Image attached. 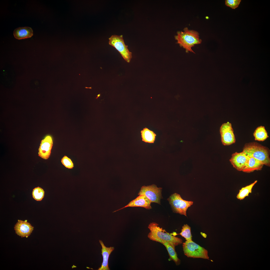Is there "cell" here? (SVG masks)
<instances>
[{
	"instance_id": "cell-17",
	"label": "cell",
	"mask_w": 270,
	"mask_h": 270,
	"mask_svg": "<svg viewBox=\"0 0 270 270\" xmlns=\"http://www.w3.org/2000/svg\"><path fill=\"white\" fill-rule=\"evenodd\" d=\"M257 180L255 181L250 184L242 188L240 190L236 196L237 199L240 200L244 199L246 197L248 196L250 194L252 193V188L257 182Z\"/></svg>"
},
{
	"instance_id": "cell-4",
	"label": "cell",
	"mask_w": 270,
	"mask_h": 270,
	"mask_svg": "<svg viewBox=\"0 0 270 270\" xmlns=\"http://www.w3.org/2000/svg\"><path fill=\"white\" fill-rule=\"evenodd\" d=\"M182 247L184 254L188 257L209 259L207 250L192 240L186 241Z\"/></svg>"
},
{
	"instance_id": "cell-21",
	"label": "cell",
	"mask_w": 270,
	"mask_h": 270,
	"mask_svg": "<svg viewBox=\"0 0 270 270\" xmlns=\"http://www.w3.org/2000/svg\"><path fill=\"white\" fill-rule=\"evenodd\" d=\"M44 190L39 186L34 188L32 192L33 198L37 201L42 200L44 198Z\"/></svg>"
},
{
	"instance_id": "cell-10",
	"label": "cell",
	"mask_w": 270,
	"mask_h": 270,
	"mask_svg": "<svg viewBox=\"0 0 270 270\" xmlns=\"http://www.w3.org/2000/svg\"><path fill=\"white\" fill-rule=\"evenodd\" d=\"M53 144L52 137L46 136L41 141L38 149V156L44 159H48L50 156Z\"/></svg>"
},
{
	"instance_id": "cell-1",
	"label": "cell",
	"mask_w": 270,
	"mask_h": 270,
	"mask_svg": "<svg viewBox=\"0 0 270 270\" xmlns=\"http://www.w3.org/2000/svg\"><path fill=\"white\" fill-rule=\"evenodd\" d=\"M246 155L258 160L264 165L270 166V151L268 147L253 142L245 144L242 151Z\"/></svg>"
},
{
	"instance_id": "cell-22",
	"label": "cell",
	"mask_w": 270,
	"mask_h": 270,
	"mask_svg": "<svg viewBox=\"0 0 270 270\" xmlns=\"http://www.w3.org/2000/svg\"><path fill=\"white\" fill-rule=\"evenodd\" d=\"M61 162L63 165L68 169H72L74 167V164L71 160L66 156H64L62 158Z\"/></svg>"
},
{
	"instance_id": "cell-19",
	"label": "cell",
	"mask_w": 270,
	"mask_h": 270,
	"mask_svg": "<svg viewBox=\"0 0 270 270\" xmlns=\"http://www.w3.org/2000/svg\"><path fill=\"white\" fill-rule=\"evenodd\" d=\"M253 135L255 140L260 141H264L268 137V133L264 126H262L256 128Z\"/></svg>"
},
{
	"instance_id": "cell-5",
	"label": "cell",
	"mask_w": 270,
	"mask_h": 270,
	"mask_svg": "<svg viewBox=\"0 0 270 270\" xmlns=\"http://www.w3.org/2000/svg\"><path fill=\"white\" fill-rule=\"evenodd\" d=\"M167 200L174 212L186 216L187 209L193 203V202L183 200L180 194L176 193L172 194Z\"/></svg>"
},
{
	"instance_id": "cell-2",
	"label": "cell",
	"mask_w": 270,
	"mask_h": 270,
	"mask_svg": "<svg viewBox=\"0 0 270 270\" xmlns=\"http://www.w3.org/2000/svg\"><path fill=\"white\" fill-rule=\"evenodd\" d=\"M183 30L178 31L177 35L174 36L177 43L185 49L186 52H190L195 53L192 48L195 44H201L202 42L200 38L198 32L193 30H189L187 27L185 28Z\"/></svg>"
},
{
	"instance_id": "cell-7",
	"label": "cell",
	"mask_w": 270,
	"mask_h": 270,
	"mask_svg": "<svg viewBox=\"0 0 270 270\" xmlns=\"http://www.w3.org/2000/svg\"><path fill=\"white\" fill-rule=\"evenodd\" d=\"M162 188H158L154 184L142 187L138 195L146 196L151 202L160 204V200L162 198L161 192Z\"/></svg>"
},
{
	"instance_id": "cell-12",
	"label": "cell",
	"mask_w": 270,
	"mask_h": 270,
	"mask_svg": "<svg viewBox=\"0 0 270 270\" xmlns=\"http://www.w3.org/2000/svg\"><path fill=\"white\" fill-rule=\"evenodd\" d=\"M151 202L145 195H140L136 198L130 201L128 204L123 208L114 211L116 212L128 207H142L147 209L152 208L150 206Z\"/></svg>"
},
{
	"instance_id": "cell-8",
	"label": "cell",
	"mask_w": 270,
	"mask_h": 270,
	"mask_svg": "<svg viewBox=\"0 0 270 270\" xmlns=\"http://www.w3.org/2000/svg\"><path fill=\"white\" fill-rule=\"evenodd\" d=\"M221 142L224 146H229L234 143L236 138L231 123L229 122L222 124L220 129Z\"/></svg>"
},
{
	"instance_id": "cell-3",
	"label": "cell",
	"mask_w": 270,
	"mask_h": 270,
	"mask_svg": "<svg viewBox=\"0 0 270 270\" xmlns=\"http://www.w3.org/2000/svg\"><path fill=\"white\" fill-rule=\"evenodd\" d=\"M148 228L150 232L148 234V237L150 240L159 242L161 241L166 242L175 247L182 243V240L181 239L167 232L165 230L160 227L158 224L156 222L150 223Z\"/></svg>"
},
{
	"instance_id": "cell-9",
	"label": "cell",
	"mask_w": 270,
	"mask_h": 270,
	"mask_svg": "<svg viewBox=\"0 0 270 270\" xmlns=\"http://www.w3.org/2000/svg\"><path fill=\"white\" fill-rule=\"evenodd\" d=\"M248 156L243 152L233 154L230 161L234 168L238 171H242L246 166Z\"/></svg>"
},
{
	"instance_id": "cell-11",
	"label": "cell",
	"mask_w": 270,
	"mask_h": 270,
	"mask_svg": "<svg viewBox=\"0 0 270 270\" xmlns=\"http://www.w3.org/2000/svg\"><path fill=\"white\" fill-rule=\"evenodd\" d=\"M34 227L27 220H18L14 228L16 233L22 237L27 238L34 230Z\"/></svg>"
},
{
	"instance_id": "cell-6",
	"label": "cell",
	"mask_w": 270,
	"mask_h": 270,
	"mask_svg": "<svg viewBox=\"0 0 270 270\" xmlns=\"http://www.w3.org/2000/svg\"><path fill=\"white\" fill-rule=\"evenodd\" d=\"M108 39L109 44L119 52L126 61L130 62L132 58V53L129 50L128 46L125 44L122 35H112Z\"/></svg>"
},
{
	"instance_id": "cell-18",
	"label": "cell",
	"mask_w": 270,
	"mask_h": 270,
	"mask_svg": "<svg viewBox=\"0 0 270 270\" xmlns=\"http://www.w3.org/2000/svg\"><path fill=\"white\" fill-rule=\"evenodd\" d=\"M142 140L149 143H154L156 135L153 132L146 128L141 131Z\"/></svg>"
},
{
	"instance_id": "cell-13",
	"label": "cell",
	"mask_w": 270,
	"mask_h": 270,
	"mask_svg": "<svg viewBox=\"0 0 270 270\" xmlns=\"http://www.w3.org/2000/svg\"><path fill=\"white\" fill-rule=\"evenodd\" d=\"M99 242L102 247L101 254L103 260L101 266L98 270H110V269L108 266V260L110 255L114 250V248L113 247H106L104 245L102 240H99Z\"/></svg>"
},
{
	"instance_id": "cell-20",
	"label": "cell",
	"mask_w": 270,
	"mask_h": 270,
	"mask_svg": "<svg viewBox=\"0 0 270 270\" xmlns=\"http://www.w3.org/2000/svg\"><path fill=\"white\" fill-rule=\"evenodd\" d=\"M184 238L187 241H192V236L191 232V228L188 224H184L182 226L181 232L178 234Z\"/></svg>"
},
{
	"instance_id": "cell-15",
	"label": "cell",
	"mask_w": 270,
	"mask_h": 270,
	"mask_svg": "<svg viewBox=\"0 0 270 270\" xmlns=\"http://www.w3.org/2000/svg\"><path fill=\"white\" fill-rule=\"evenodd\" d=\"M14 37L16 39L21 40L31 37L33 35L32 28L29 27H19L15 29L13 32Z\"/></svg>"
},
{
	"instance_id": "cell-14",
	"label": "cell",
	"mask_w": 270,
	"mask_h": 270,
	"mask_svg": "<svg viewBox=\"0 0 270 270\" xmlns=\"http://www.w3.org/2000/svg\"><path fill=\"white\" fill-rule=\"evenodd\" d=\"M248 156V160L247 164L242 171L246 173H250L255 170H261L264 165L255 158Z\"/></svg>"
},
{
	"instance_id": "cell-16",
	"label": "cell",
	"mask_w": 270,
	"mask_h": 270,
	"mask_svg": "<svg viewBox=\"0 0 270 270\" xmlns=\"http://www.w3.org/2000/svg\"><path fill=\"white\" fill-rule=\"evenodd\" d=\"M160 242L166 247L170 256L169 260H173L176 265H179L180 264V260L178 257L177 254L175 250V247L166 242L161 241Z\"/></svg>"
},
{
	"instance_id": "cell-23",
	"label": "cell",
	"mask_w": 270,
	"mask_h": 270,
	"mask_svg": "<svg viewBox=\"0 0 270 270\" xmlns=\"http://www.w3.org/2000/svg\"><path fill=\"white\" fill-rule=\"evenodd\" d=\"M241 1L240 0H226L225 4L232 9H235L238 6Z\"/></svg>"
}]
</instances>
